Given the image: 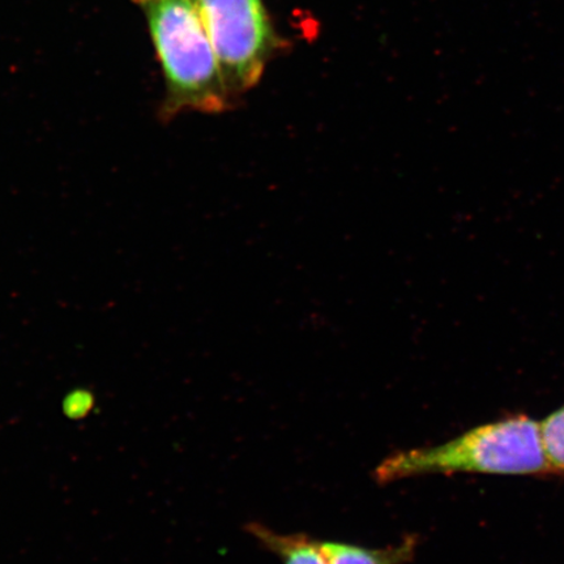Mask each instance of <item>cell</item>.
Instances as JSON below:
<instances>
[{
    "instance_id": "52a82bcc",
    "label": "cell",
    "mask_w": 564,
    "mask_h": 564,
    "mask_svg": "<svg viewBox=\"0 0 564 564\" xmlns=\"http://www.w3.org/2000/svg\"><path fill=\"white\" fill-rule=\"evenodd\" d=\"M91 406V398L87 397L86 392H75L73 397L66 400V412L73 415L74 419L79 415H86Z\"/></svg>"
},
{
    "instance_id": "3957f363",
    "label": "cell",
    "mask_w": 564,
    "mask_h": 564,
    "mask_svg": "<svg viewBox=\"0 0 564 564\" xmlns=\"http://www.w3.org/2000/svg\"><path fill=\"white\" fill-rule=\"evenodd\" d=\"M232 98L262 80L281 47L264 0H193Z\"/></svg>"
},
{
    "instance_id": "7a4b0ae2",
    "label": "cell",
    "mask_w": 564,
    "mask_h": 564,
    "mask_svg": "<svg viewBox=\"0 0 564 564\" xmlns=\"http://www.w3.org/2000/svg\"><path fill=\"white\" fill-rule=\"evenodd\" d=\"M456 474H552L540 422L524 414L512 415L471 429L438 446L397 451L373 470V481L388 485L405 478Z\"/></svg>"
},
{
    "instance_id": "6da1fadb",
    "label": "cell",
    "mask_w": 564,
    "mask_h": 564,
    "mask_svg": "<svg viewBox=\"0 0 564 564\" xmlns=\"http://www.w3.org/2000/svg\"><path fill=\"white\" fill-rule=\"evenodd\" d=\"M145 19L164 79L159 116L220 115L235 105L220 63L193 0H131Z\"/></svg>"
},
{
    "instance_id": "277c9868",
    "label": "cell",
    "mask_w": 564,
    "mask_h": 564,
    "mask_svg": "<svg viewBox=\"0 0 564 564\" xmlns=\"http://www.w3.org/2000/svg\"><path fill=\"white\" fill-rule=\"evenodd\" d=\"M328 564H409L420 545L417 534H408L398 545L370 549L338 541H319Z\"/></svg>"
},
{
    "instance_id": "8992f818",
    "label": "cell",
    "mask_w": 564,
    "mask_h": 564,
    "mask_svg": "<svg viewBox=\"0 0 564 564\" xmlns=\"http://www.w3.org/2000/svg\"><path fill=\"white\" fill-rule=\"evenodd\" d=\"M542 443L552 474H564V405L540 422Z\"/></svg>"
},
{
    "instance_id": "5b68a950",
    "label": "cell",
    "mask_w": 564,
    "mask_h": 564,
    "mask_svg": "<svg viewBox=\"0 0 564 564\" xmlns=\"http://www.w3.org/2000/svg\"><path fill=\"white\" fill-rule=\"evenodd\" d=\"M246 531L268 552L279 556L282 564H328L317 540L307 534H281L259 523L247 524Z\"/></svg>"
}]
</instances>
